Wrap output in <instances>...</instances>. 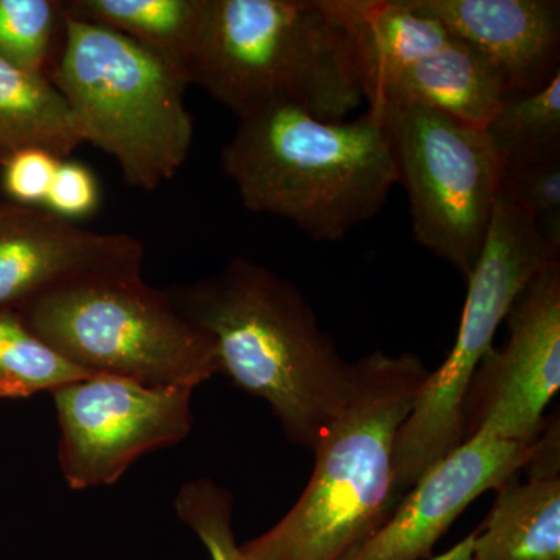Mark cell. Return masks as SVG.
Returning a JSON list of instances; mask_svg holds the SVG:
<instances>
[{
	"mask_svg": "<svg viewBox=\"0 0 560 560\" xmlns=\"http://www.w3.org/2000/svg\"><path fill=\"white\" fill-rule=\"evenodd\" d=\"M62 0H0V60L49 77L62 49Z\"/></svg>",
	"mask_w": 560,
	"mask_h": 560,
	"instance_id": "44dd1931",
	"label": "cell"
},
{
	"mask_svg": "<svg viewBox=\"0 0 560 560\" xmlns=\"http://www.w3.org/2000/svg\"><path fill=\"white\" fill-rule=\"evenodd\" d=\"M81 145L72 110L49 77L0 60V162L25 149L65 161Z\"/></svg>",
	"mask_w": 560,
	"mask_h": 560,
	"instance_id": "ac0fdd59",
	"label": "cell"
},
{
	"mask_svg": "<svg viewBox=\"0 0 560 560\" xmlns=\"http://www.w3.org/2000/svg\"><path fill=\"white\" fill-rule=\"evenodd\" d=\"M500 73L506 91H533L560 72L555 0H407Z\"/></svg>",
	"mask_w": 560,
	"mask_h": 560,
	"instance_id": "4fadbf2b",
	"label": "cell"
},
{
	"mask_svg": "<svg viewBox=\"0 0 560 560\" xmlns=\"http://www.w3.org/2000/svg\"><path fill=\"white\" fill-rule=\"evenodd\" d=\"M316 445L300 500L267 533L241 545L245 560H340L388 521L399 499L394 445L429 370L415 353L372 352Z\"/></svg>",
	"mask_w": 560,
	"mask_h": 560,
	"instance_id": "7a4b0ae2",
	"label": "cell"
},
{
	"mask_svg": "<svg viewBox=\"0 0 560 560\" xmlns=\"http://www.w3.org/2000/svg\"><path fill=\"white\" fill-rule=\"evenodd\" d=\"M60 162L49 151L40 149L16 151L0 162L7 200L43 208Z\"/></svg>",
	"mask_w": 560,
	"mask_h": 560,
	"instance_id": "cb8c5ba5",
	"label": "cell"
},
{
	"mask_svg": "<svg viewBox=\"0 0 560 560\" xmlns=\"http://www.w3.org/2000/svg\"><path fill=\"white\" fill-rule=\"evenodd\" d=\"M167 293L212 340L220 374L267 401L291 444L315 451L348 397L353 366L301 290L265 265L235 257Z\"/></svg>",
	"mask_w": 560,
	"mask_h": 560,
	"instance_id": "6da1fadb",
	"label": "cell"
},
{
	"mask_svg": "<svg viewBox=\"0 0 560 560\" xmlns=\"http://www.w3.org/2000/svg\"><path fill=\"white\" fill-rule=\"evenodd\" d=\"M92 377L40 340L14 311H0V399H28Z\"/></svg>",
	"mask_w": 560,
	"mask_h": 560,
	"instance_id": "ffe728a7",
	"label": "cell"
},
{
	"mask_svg": "<svg viewBox=\"0 0 560 560\" xmlns=\"http://www.w3.org/2000/svg\"><path fill=\"white\" fill-rule=\"evenodd\" d=\"M555 260H560V250L548 246L533 220L500 190L480 256L467 278L455 345L444 363L427 375L397 433L394 474L399 493L464 441V401L475 372L522 291Z\"/></svg>",
	"mask_w": 560,
	"mask_h": 560,
	"instance_id": "52a82bcc",
	"label": "cell"
},
{
	"mask_svg": "<svg viewBox=\"0 0 560 560\" xmlns=\"http://www.w3.org/2000/svg\"><path fill=\"white\" fill-rule=\"evenodd\" d=\"M525 469L497 489L492 510L474 530V560H560L559 420L545 425Z\"/></svg>",
	"mask_w": 560,
	"mask_h": 560,
	"instance_id": "5bb4252c",
	"label": "cell"
},
{
	"mask_svg": "<svg viewBox=\"0 0 560 560\" xmlns=\"http://www.w3.org/2000/svg\"><path fill=\"white\" fill-rule=\"evenodd\" d=\"M62 3L69 16L136 40L189 80L209 0H62Z\"/></svg>",
	"mask_w": 560,
	"mask_h": 560,
	"instance_id": "e0dca14e",
	"label": "cell"
},
{
	"mask_svg": "<svg viewBox=\"0 0 560 560\" xmlns=\"http://www.w3.org/2000/svg\"><path fill=\"white\" fill-rule=\"evenodd\" d=\"M189 81L238 119L285 103L340 121L364 103L355 50L329 0H209Z\"/></svg>",
	"mask_w": 560,
	"mask_h": 560,
	"instance_id": "277c9868",
	"label": "cell"
},
{
	"mask_svg": "<svg viewBox=\"0 0 560 560\" xmlns=\"http://www.w3.org/2000/svg\"><path fill=\"white\" fill-rule=\"evenodd\" d=\"M503 162L560 151V72L533 91H508L485 127Z\"/></svg>",
	"mask_w": 560,
	"mask_h": 560,
	"instance_id": "d6986e66",
	"label": "cell"
},
{
	"mask_svg": "<svg viewBox=\"0 0 560 560\" xmlns=\"http://www.w3.org/2000/svg\"><path fill=\"white\" fill-rule=\"evenodd\" d=\"M355 50L364 102L375 105L394 80L453 38L407 0H329Z\"/></svg>",
	"mask_w": 560,
	"mask_h": 560,
	"instance_id": "9a60e30c",
	"label": "cell"
},
{
	"mask_svg": "<svg viewBox=\"0 0 560 560\" xmlns=\"http://www.w3.org/2000/svg\"><path fill=\"white\" fill-rule=\"evenodd\" d=\"M506 320V346L490 349L471 378L464 430L533 444L560 388V260L530 280Z\"/></svg>",
	"mask_w": 560,
	"mask_h": 560,
	"instance_id": "30bf717a",
	"label": "cell"
},
{
	"mask_svg": "<svg viewBox=\"0 0 560 560\" xmlns=\"http://www.w3.org/2000/svg\"><path fill=\"white\" fill-rule=\"evenodd\" d=\"M101 205V187L94 173L80 162L61 161L43 208L62 219L90 217Z\"/></svg>",
	"mask_w": 560,
	"mask_h": 560,
	"instance_id": "d4e9b609",
	"label": "cell"
},
{
	"mask_svg": "<svg viewBox=\"0 0 560 560\" xmlns=\"http://www.w3.org/2000/svg\"><path fill=\"white\" fill-rule=\"evenodd\" d=\"M500 190L533 220L547 245L560 250V151L503 162Z\"/></svg>",
	"mask_w": 560,
	"mask_h": 560,
	"instance_id": "7402d4cb",
	"label": "cell"
},
{
	"mask_svg": "<svg viewBox=\"0 0 560 560\" xmlns=\"http://www.w3.org/2000/svg\"><path fill=\"white\" fill-rule=\"evenodd\" d=\"M68 102L83 143L109 154L125 183L153 191L175 178L194 143L187 77L120 33L66 13L49 75Z\"/></svg>",
	"mask_w": 560,
	"mask_h": 560,
	"instance_id": "5b68a950",
	"label": "cell"
},
{
	"mask_svg": "<svg viewBox=\"0 0 560 560\" xmlns=\"http://www.w3.org/2000/svg\"><path fill=\"white\" fill-rule=\"evenodd\" d=\"M190 388H154L92 375L51 393L60 425V467L70 489L116 485L150 452L172 447L194 427Z\"/></svg>",
	"mask_w": 560,
	"mask_h": 560,
	"instance_id": "9c48e42d",
	"label": "cell"
},
{
	"mask_svg": "<svg viewBox=\"0 0 560 560\" xmlns=\"http://www.w3.org/2000/svg\"><path fill=\"white\" fill-rule=\"evenodd\" d=\"M471 547H474V533L456 544L451 550L445 551L444 555L429 560H474L471 559Z\"/></svg>",
	"mask_w": 560,
	"mask_h": 560,
	"instance_id": "484cf974",
	"label": "cell"
},
{
	"mask_svg": "<svg viewBox=\"0 0 560 560\" xmlns=\"http://www.w3.org/2000/svg\"><path fill=\"white\" fill-rule=\"evenodd\" d=\"M36 335L91 375L195 389L220 374L212 340L142 276L77 283L18 311Z\"/></svg>",
	"mask_w": 560,
	"mask_h": 560,
	"instance_id": "8992f818",
	"label": "cell"
},
{
	"mask_svg": "<svg viewBox=\"0 0 560 560\" xmlns=\"http://www.w3.org/2000/svg\"><path fill=\"white\" fill-rule=\"evenodd\" d=\"M537 441V440H536ZM533 444L475 431L420 475L381 528L340 560H429L456 518L525 469Z\"/></svg>",
	"mask_w": 560,
	"mask_h": 560,
	"instance_id": "7c38bea8",
	"label": "cell"
},
{
	"mask_svg": "<svg viewBox=\"0 0 560 560\" xmlns=\"http://www.w3.org/2000/svg\"><path fill=\"white\" fill-rule=\"evenodd\" d=\"M232 510L230 490L209 478L186 482L176 493L179 521L200 537L210 560H245L232 528Z\"/></svg>",
	"mask_w": 560,
	"mask_h": 560,
	"instance_id": "603a6c76",
	"label": "cell"
},
{
	"mask_svg": "<svg viewBox=\"0 0 560 560\" xmlns=\"http://www.w3.org/2000/svg\"><path fill=\"white\" fill-rule=\"evenodd\" d=\"M220 162L243 208L290 221L318 242H340L374 219L399 180L385 127L370 108L330 121L272 103L242 117Z\"/></svg>",
	"mask_w": 560,
	"mask_h": 560,
	"instance_id": "3957f363",
	"label": "cell"
},
{
	"mask_svg": "<svg viewBox=\"0 0 560 560\" xmlns=\"http://www.w3.org/2000/svg\"><path fill=\"white\" fill-rule=\"evenodd\" d=\"M143 259V243L131 235L0 200V311L18 312L77 283L142 276Z\"/></svg>",
	"mask_w": 560,
	"mask_h": 560,
	"instance_id": "8fae6325",
	"label": "cell"
},
{
	"mask_svg": "<svg viewBox=\"0 0 560 560\" xmlns=\"http://www.w3.org/2000/svg\"><path fill=\"white\" fill-rule=\"evenodd\" d=\"M370 109L388 136L416 242L469 278L503 175V160L485 128L419 105Z\"/></svg>",
	"mask_w": 560,
	"mask_h": 560,
	"instance_id": "ba28073f",
	"label": "cell"
},
{
	"mask_svg": "<svg viewBox=\"0 0 560 560\" xmlns=\"http://www.w3.org/2000/svg\"><path fill=\"white\" fill-rule=\"evenodd\" d=\"M506 92L495 68L453 36L442 49L400 73L381 101L368 108L419 105L463 124L485 128Z\"/></svg>",
	"mask_w": 560,
	"mask_h": 560,
	"instance_id": "2e32d148",
	"label": "cell"
}]
</instances>
